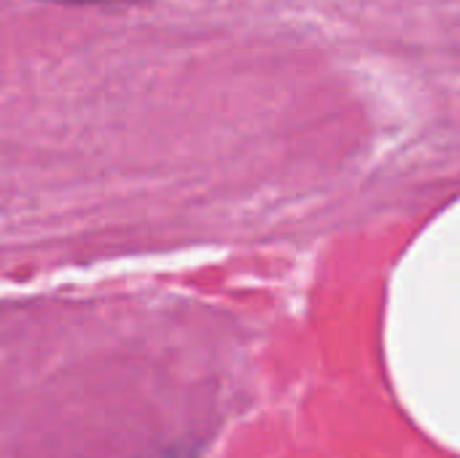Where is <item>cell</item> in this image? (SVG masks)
Wrapping results in <instances>:
<instances>
[{"label": "cell", "instance_id": "obj_1", "mask_svg": "<svg viewBox=\"0 0 460 458\" xmlns=\"http://www.w3.org/2000/svg\"><path fill=\"white\" fill-rule=\"evenodd\" d=\"M62 5H137L143 0H54Z\"/></svg>", "mask_w": 460, "mask_h": 458}]
</instances>
